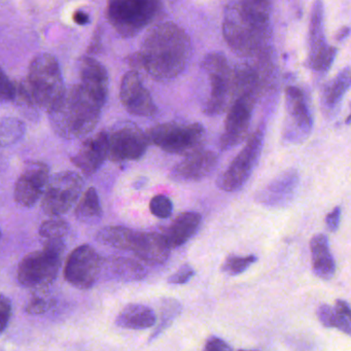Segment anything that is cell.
<instances>
[{
    "label": "cell",
    "instance_id": "obj_19",
    "mask_svg": "<svg viewBox=\"0 0 351 351\" xmlns=\"http://www.w3.org/2000/svg\"><path fill=\"white\" fill-rule=\"evenodd\" d=\"M108 133L101 131L82 143L77 153L71 158V163L86 176L95 174L108 158Z\"/></svg>",
    "mask_w": 351,
    "mask_h": 351
},
{
    "label": "cell",
    "instance_id": "obj_36",
    "mask_svg": "<svg viewBox=\"0 0 351 351\" xmlns=\"http://www.w3.org/2000/svg\"><path fill=\"white\" fill-rule=\"evenodd\" d=\"M336 311V328L351 336V307L347 302L338 300L335 306Z\"/></svg>",
    "mask_w": 351,
    "mask_h": 351
},
{
    "label": "cell",
    "instance_id": "obj_43",
    "mask_svg": "<svg viewBox=\"0 0 351 351\" xmlns=\"http://www.w3.org/2000/svg\"><path fill=\"white\" fill-rule=\"evenodd\" d=\"M73 21H75L77 25L85 26L89 23L90 17L86 12L77 11L75 15H73Z\"/></svg>",
    "mask_w": 351,
    "mask_h": 351
},
{
    "label": "cell",
    "instance_id": "obj_12",
    "mask_svg": "<svg viewBox=\"0 0 351 351\" xmlns=\"http://www.w3.org/2000/svg\"><path fill=\"white\" fill-rule=\"evenodd\" d=\"M102 258L90 244L77 246L67 258L65 280L82 291L91 289L101 276Z\"/></svg>",
    "mask_w": 351,
    "mask_h": 351
},
{
    "label": "cell",
    "instance_id": "obj_11",
    "mask_svg": "<svg viewBox=\"0 0 351 351\" xmlns=\"http://www.w3.org/2000/svg\"><path fill=\"white\" fill-rule=\"evenodd\" d=\"M202 69L208 75L210 94L203 112L209 117L225 112L231 89V71L227 59L219 53H210L203 59Z\"/></svg>",
    "mask_w": 351,
    "mask_h": 351
},
{
    "label": "cell",
    "instance_id": "obj_30",
    "mask_svg": "<svg viewBox=\"0 0 351 351\" xmlns=\"http://www.w3.org/2000/svg\"><path fill=\"white\" fill-rule=\"evenodd\" d=\"M25 133V125L15 118H5L1 121V145L10 147L19 141Z\"/></svg>",
    "mask_w": 351,
    "mask_h": 351
},
{
    "label": "cell",
    "instance_id": "obj_27",
    "mask_svg": "<svg viewBox=\"0 0 351 351\" xmlns=\"http://www.w3.org/2000/svg\"><path fill=\"white\" fill-rule=\"evenodd\" d=\"M75 215L77 221L86 225H96L104 217L101 203L97 190L90 186L77 203Z\"/></svg>",
    "mask_w": 351,
    "mask_h": 351
},
{
    "label": "cell",
    "instance_id": "obj_17",
    "mask_svg": "<svg viewBox=\"0 0 351 351\" xmlns=\"http://www.w3.org/2000/svg\"><path fill=\"white\" fill-rule=\"evenodd\" d=\"M219 160L215 152L200 149L176 164L170 171L169 178L178 184L200 182L217 169Z\"/></svg>",
    "mask_w": 351,
    "mask_h": 351
},
{
    "label": "cell",
    "instance_id": "obj_29",
    "mask_svg": "<svg viewBox=\"0 0 351 351\" xmlns=\"http://www.w3.org/2000/svg\"><path fill=\"white\" fill-rule=\"evenodd\" d=\"M180 312H182V304L180 303V301L172 299V298H165V299L162 300L161 320H160L159 326L152 335L149 341H153L154 339L161 335L180 315Z\"/></svg>",
    "mask_w": 351,
    "mask_h": 351
},
{
    "label": "cell",
    "instance_id": "obj_25",
    "mask_svg": "<svg viewBox=\"0 0 351 351\" xmlns=\"http://www.w3.org/2000/svg\"><path fill=\"white\" fill-rule=\"evenodd\" d=\"M311 264L315 276L322 280H330L336 272V263L330 250L328 237L324 234H316L310 241Z\"/></svg>",
    "mask_w": 351,
    "mask_h": 351
},
{
    "label": "cell",
    "instance_id": "obj_16",
    "mask_svg": "<svg viewBox=\"0 0 351 351\" xmlns=\"http://www.w3.org/2000/svg\"><path fill=\"white\" fill-rule=\"evenodd\" d=\"M285 98L289 121L285 127V139L289 143H301L311 133L313 126L311 114L299 88H287Z\"/></svg>",
    "mask_w": 351,
    "mask_h": 351
},
{
    "label": "cell",
    "instance_id": "obj_26",
    "mask_svg": "<svg viewBox=\"0 0 351 351\" xmlns=\"http://www.w3.org/2000/svg\"><path fill=\"white\" fill-rule=\"evenodd\" d=\"M155 311L143 304L131 303L125 306L116 318V324L127 330H147L155 326Z\"/></svg>",
    "mask_w": 351,
    "mask_h": 351
},
{
    "label": "cell",
    "instance_id": "obj_31",
    "mask_svg": "<svg viewBox=\"0 0 351 351\" xmlns=\"http://www.w3.org/2000/svg\"><path fill=\"white\" fill-rule=\"evenodd\" d=\"M350 84V69H345L344 71L339 73L338 77L335 79L332 86L328 89V96H326V104H328V106L332 108V106H336L339 104Z\"/></svg>",
    "mask_w": 351,
    "mask_h": 351
},
{
    "label": "cell",
    "instance_id": "obj_14",
    "mask_svg": "<svg viewBox=\"0 0 351 351\" xmlns=\"http://www.w3.org/2000/svg\"><path fill=\"white\" fill-rule=\"evenodd\" d=\"M50 178V167L46 163L26 162L14 189L16 203L25 208L34 207L44 196Z\"/></svg>",
    "mask_w": 351,
    "mask_h": 351
},
{
    "label": "cell",
    "instance_id": "obj_1",
    "mask_svg": "<svg viewBox=\"0 0 351 351\" xmlns=\"http://www.w3.org/2000/svg\"><path fill=\"white\" fill-rule=\"evenodd\" d=\"M139 55L141 69L154 80L171 81L186 69L192 56V43L184 28L165 22L149 30Z\"/></svg>",
    "mask_w": 351,
    "mask_h": 351
},
{
    "label": "cell",
    "instance_id": "obj_32",
    "mask_svg": "<svg viewBox=\"0 0 351 351\" xmlns=\"http://www.w3.org/2000/svg\"><path fill=\"white\" fill-rule=\"evenodd\" d=\"M258 261V258L254 254L246 256H238L231 254L226 258L225 263L221 266V271L230 276H236L247 270L254 263Z\"/></svg>",
    "mask_w": 351,
    "mask_h": 351
},
{
    "label": "cell",
    "instance_id": "obj_40",
    "mask_svg": "<svg viewBox=\"0 0 351 351\" xmlns=\"http://www.w3.org/2000/svg\"><path fill=\"white\" fill-rule=\"evenodd\" d=\"M317 317L324 328H336V311L330 305H320L317 309Z\"/></svg>",
    "mask_w": 351,
    "mask_h": 351
},
{
    "label": "cell",
    "instance_id": "obj_33",
    "mask_svg": "<svg viewBox=\"0 0 351 351\" xmlns=\"http://www.w3.org/2000/svg\"><path fill=\"white\" fill-rule=\"evenodd\" d=\"M71 230V225L69 221L63 219H59L58 217H54V219H47L40 225V235L42 237L49 239V238H63Z\"/></svg>",
    "mask_w": 351,
    "mask_h": 351
},
{
    "label": "cell",
    "instance_id": "obj_34",
    "mask_svg": "<svg viewBox=\"0 0 351 351\" xmlns=\"http://www.w3.org/2000/svg\"><path fill=\"white\" fill-rule=\"evenodd\" d=\"M54 305L55 301L52 298L44 293H36L28 300L25 311L29 315H42L48 312Z\"/></svg>",
    "mask_w": 351,
    "mask_h": 351
},
{
    "label": "cell",
    "instance_id": "obj_35",
    "mask_svg": "<svg viewBox=\"0 0 351 351\" xmlns=\"http://www.w3.org/2000/svg\"><path fill=\"white\" fill-rule=\"evenodd\" d=\"M149 210L158 219H169L173 213V203L166 195H156L149 202Z\"/></svg>",
    "mask_w": 351,
    "mask_h": 351
},
{
    "label": "cell",
    "instance_id": "obj_39",
    "mask_svg": "<svg viewBox=\"0 0 351 351\" xmlns=\"http://www.w3.org/2000/svg\"><path fill=\"white\" fill-rule=\"evenodd\" d=\"M12 313H13V307H12L11 300L5 297V295H1V301H0V332L1 334L5 332V328L9 326Z\"/></svg>",
    "mask_w": 351,
    "mask_h": 351
},
{
    "label": "cell",
    "instance_id": "obj_7",
    "mask_svg": "<svg viewBox=\"0 0 351 351\" xmlns=\"http://www.w3.org/2000/svg\"><path fill=\"white\" fill-rule=\"evenodd\" d=\"M149 143L174 155H191L203 149L205 128L200 123L180 124L169 122L157 125L147 132Z\"/></svg>",
    "mask_w": 351,
    "mask_h": 351
},
{
    "label": "cell",
    "instance_id": "obj_10",
    "mask_svg": "<svg viewBox=\"0 0 351 351\" xmlns=\"http://www.w3.org/2000/svg\"><path fill=\"white\" fill-rule=\"evenodd\" d=\"M108 159L114 163L137 161L147 153L149 136L134 123L116 125L108 131Z\"/></svg>",
    "mask_w": 351,
    "mask_h": 351
},
{
    "label": "cell",
    "instance_id": "obj_18",
    "mask_svg": "<svg viewBox=\"0 0 351 351\" xmlns=\"http://www.w3.org/2000/svg\"><path fill=\"white\" fill-rule=\"evenodd\" d=\"M299 184V172L295 169L287 170L261 190L256 195V201L269 208L285 206L293 200Z\"/></svg>",
    "mask_w": 351,
    "mask_h": 351
},
{
    "label": "cell",
    "instance_id": "obj_38",
    "mask_svg": "<svg viewBox=\"0 0 351 351\" xmlns=\"http://www.w3.org/2000/svg\"><path fill=\"white\" fill-rule=\"evenodd\" d=\"M195 276V270L190 264H184L174 274L168 277L170 285H186Z\"/></svg>",
    "mask_w": 351,
    "mask_h": 351
},
{
    "label": "cell",
    "instance_id": "obj_3",
    "mask_svg": "<svg viewBox=\"0 0 351 351\" xmlns=\"http://www.w3.org/2000/svg\"><path fill=\"white\" fill-rule=\"evenodd\" d=\"M21 88L22 101L28 108L50 110L65 91L57 59L47 53L36 56L30 63L27 77L22 82Z\"/></svg>",
    "mask_w": 351,
    "mask_h": 351
},
{
    "label": "cell",
    "instance_id": "obj_2",
    "mask_svg": "<svg viewBox=\"0 0 351 351\" xmlns=\"http://www.w3.org/2000/svg\"><path fill=\"white\" fill-rule=\"evenodd\" d=\"M104 104L81 83L65 89L60 99L48 110L53 130L64 139H77L97 126Z\"/></svg>",
    "mask_w": 351,
    "mask_h": 351
},
{
    "label": "cell",
    "instance_id": "obj_21",
    "mask_svg": "<svg viewBox=\"0 0 351 351\" xmlns=\"http://www.w3.org/2000/svg\"><path fill=\"white\" fill-rule=\"evenodd\" d=\"M147 272L143 265L125 256H110L102 258L101 276L117 282H136L143 280Z\"/></svg>",
    "mask_w": 351,
    "mask_h": 351
},
{
    "label": "cell",
    "instance_id": "obj_28",
    "mask_svg": "<svg viewBox=\"0 0 351 351\" xmlns=\"http://www.w3.org/2000/svg\"><path fill=\"white\" fill-rule=\"evenodd\" d=\"M136 231L122 227V226H108L104 227L96 233V241L110 247L120 250H129L132 248Z\"/></svg>",
    "mask_w": 351,
    "mask_h": 351
},
{
    "label": "cell",
    "instance_id": "obj_37",
    "mask_svg": "<svg viewBox=\"0 0 351 351\" xmlns=\"http://www.w3.org/2000/svg\"><path fill=\"white\" fill-rule=\"evenodd\" d=\"M18 93V84L9 79L5 71L1 73V101L15 102Z\"/></svg>",
    "mask_w": 351,
    "mask_h": 351
},
{
    "label": "cell",
    "instance_id": "obj_9",
    "mask_svg": "<svg viewBox=\"0 0 351 351\" xmlns=\"http://www.w3.org/2000/svg\"><path fill=\"white\" fill-rule=\"evenodd\" d=\"M83 189V178L77 172H59L49 180L40 206L50 217L65 215L77 204Z\"/></svg>",
    "mask_w": 351,
    "mask_h": 351
},
{
    "label": "cell",
    "instance_id": "obj_46",
    "mask_svg": "<svg viewBox=\"0 0 351 351\" xmlns=\"http://www.w3.org/2000/svg\"><path fill=\"white\" fill-rule=\"evenodd\" d=\"M350 106H351V104H350ZM345 123H346L347 125L350 124V123H351V114H349V117H348V118L346 119V121H345Z\"/></svg>",
    "mask_w": 351,
    "mask_h": 351
},
{
    "label": "cell",
    "instance_id": "obj_4",
    "mask_svg": "<svg viewBox=\"0 0 351 351\" xmlns=\"http://www.w3.org/2000/svg\"><path fill=\"white\" fill-rule=\"evenodd\" d=\"M64 252L62 238H49L43 250L30 252L22 258L17 269L18 282L38 291L48 287L58 276Z\"/></svg>",
    "mask_w": 351,
    "mask_h": 351
},
{
    "label": "cell",
    "instance_id": "obj_8",
    "mask_svg": "<svg viewBox=\"0 0 351 351\" xmlns=\"http://www.w3.org/2000/svg\"><path fill=\"white\" fill-rule=\"evenodd\" d=\"M264 139L265 125L263 124L252 133L241 152L217 178V184L221 191L236 192L247 182L260 159Z\"/></svg>",
    "mask_w": 351,
    "mask_h": 351
},
{
    "label": "cell",
    "instance_id": "obj_24",
    "mask_svg": "<svg viewBox=\"0 0 351 351\" xmlns=\"http://www.w3.org/2000/svg\"><path fill=\"white\" fill-rule=\"evenodd\" d=\"M202 217L195 211L180 213L164 231L170 247L178 248L192 239L200 229Z\"/></svg>",
    "mask_w": 351,
    "mask_h": 351
},
{
    "label": "cell",
    "instance_id": "obj_13",
    "mask_svg": "<svg viewBox=\"0 0 351 351\" xmlns=\"http://www.w3.org/2000/svg\"><path fill=\"white\" fill-rule=\"evenodd\" d=\"M254 97L250 92L240 93L228 112L225 130L219 138V149L230 151L237 147L247 136Z\"/></svg>",
    "mask_w": 351,
    "mask_h": 351
},
{
    "label": "cell",
    "instance_id": "obj_44",
    "mask_svg": "<svg viewBox=\"0 0 351 351\" xmlns=\"http://www.w3.org/2000/svg\"><path fill=\"white\" fill-rule=\"evenodd\" d=\"M149 184V178L147 176H141V178H137L134 182H133V188L135 190H141V189L145 188L147 184Z\"/></svg>",
    "mask_w": 351,
    "mask_h": 351
},
{
    "label": "cell",
    "instance_id": "obj_41",
    "mask_svg": "<svg viewBox=\"0 0 351 351\" xmlns=\"http://www.w3.org/2000/svg\"><path fill=\"white\" fill-rule=\"evenodd\" d=\"M341 207L337 206L326 215V225L328 227V231L336 232L339 229L341 221Z\"/></svg>",
    "mask_w": 351,
    "mask_h": 351
},
{
    "label": "cell",
    "instance_id": "obj_15",
    "mask_svg": "<svg viewBox=\"0 0 351 351\" xmlns=\"http://www.w3.org/2000/svg\"><path fill=\"white\" fill-rule=\"evenodd\" d=\"M120 99L127 112L133 116L152 118L157 114V106L136 71H129L123 77Z\"/></svg>",
    "mask_w": 351,
    "mask_h": 351
},
{
    "label": "cell",
    "instance_id": "obj_23",
    "mask_svg": "<svg viewBox=\"0 0 351 351\" xmlns=\"http://www.w3.org/2000/svg\"><path fill=\"white\" fill-rule=\"evenodd\" d=\"M80 83L106 106L108 75L106 67L92 57H84L79 64Z\"/></svg>",
    "mask_w": 351,
    "mask_h": 351
},
{
    "label": "cell",
    "instance_id": "obj_20",
    "mask_svg": "<svg viewBox=\"0 0 351 351\" xmlns=\"http://www.w3.org/2000/svg\"><path fill=\"white\" fill-rule=\"evenodd\" d=\"M170 247L164 234L136 231L131 252L149 266L165 264L170 256Z\"/></svg>",
    "mask_w": 351,
    "mask_h": 351
},
{
    "label": "cell",
    "instance_id": "obj_6",
    "mask_svg": "<svg viewBox=\"0 0 351 351\" xmlns=\"http://www.w3.org/2000/svg\"><path fill=\"white\" fill-rule=\"evenodd\" d=\"M267 21L248 9L243 1L230 3L223 18V38L233 52L241 56L252 54L256 50V36Z\"/></svg>",
    "mask_w": 351,
    "mask_h": 351
},
{
    "label": "cell",
    "instance_id": "obj_22",
    "mask_svg": "<svg viewBox=\"0 0 351 351\" xmlns=\"http://www.w3.org/2000/svg\"><path fill=\"white\" fill-rule=\"evenodd\" d=\"M309 62L315 71H320L330 47L326 45L324 34V5L316 0L312 7L309 28Z\"/></svg>",
    "mask_w": 351,
    "mask_h": 351
},
{
    "label": "cell",
    "instance_id": "obj_42",
    "mask_svg": "<svg viewBox=\"0 0 351 351\" xmlns=\"http://www.w3.org/2000/svg\"><path fill=\"white\" fill-rule=\"evenodd\" d=\"M204 349L207 351H225L232 350V347L223 339L213 336L207 340Z\"/></svg>",
    "mask_w": 351,
    "mask_h": 351
},
{
    "label": "cell",
    "instance_id": "obj_5",
    "mask_svg": "<svg viewBox=\"0 0 351 351\" xmlns=\"http://www.w3.org/2000/svg\"><path fill=\"white\" fill-rule=\"evenodd\" d=\"M162 7V0H108L106 16L121 36L132 38L155 22Z\"/></svg>",
    "mask_w": 351,
    "mask_h": 351
},
{
    "label": "cell",
    "instance_id": "obj_45",
    "mask_svg": "<svg viewBox=\"0 0 351 351\" xmlns=\"http://www.w3.org/2000/svg\"><path fill=\"white\" fill-rule=\"evenodd\" d=\"M351 29L349 27H342L336 34V40L337 42H342L345 38H348L349 34H350Z\"/></svg>",
    "mask_w": 351,
    "mask_h": 351
}]
</instances>
